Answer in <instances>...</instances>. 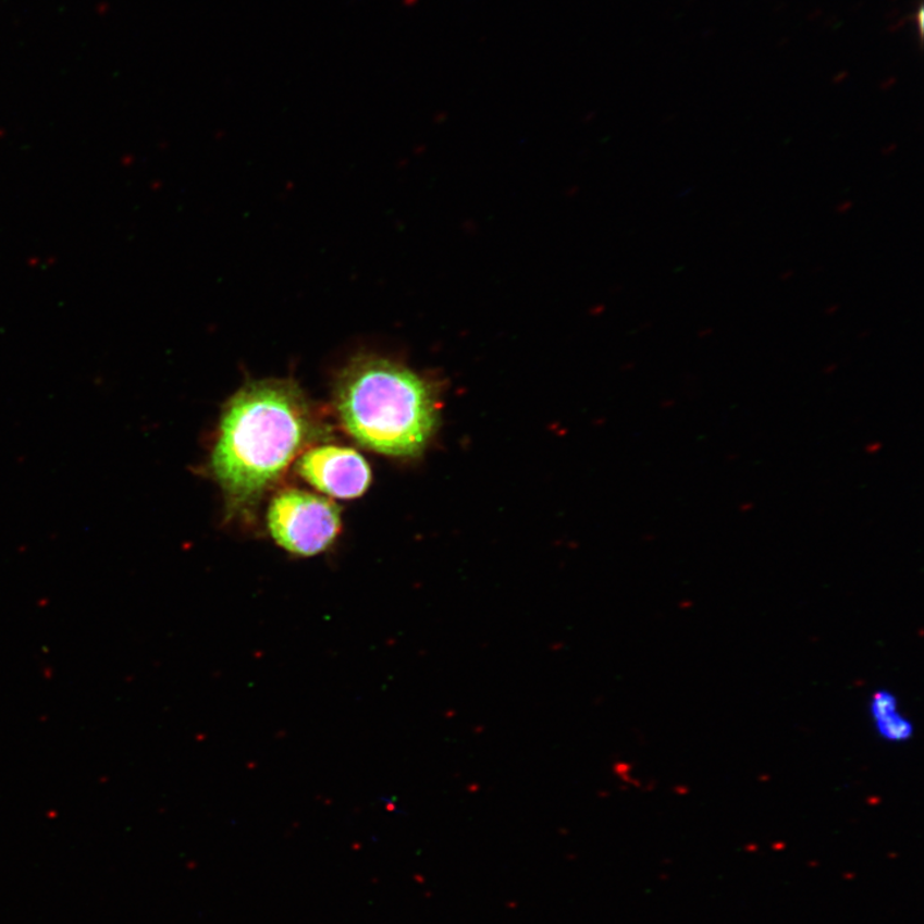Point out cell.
Here are the masks:
<instances>
[{"mask_svg": "<svg viewBox=\"0 0 924 924\" xmlns=\"http://www.w3.org/2000/svg\"><path fill=\"white\" fill-rule=\"evenodd\" d=\"M315 433L313 415L295 384H249L222 415L213 475L235 506L246 505L283 475Z\"/></svg>", "mask_w": 924, "mask_h": 924, "instance_id": "obj_1", "label": "cell"}, {"mask_svg": "<svg viewBox=\"0 0 924 924\" xmlns=\"http://www.w3.org/2000/svg\"><path fill=\"white\" fill-rule=\"evenodd\" d=\"M335 406L342 426L364 447L389 456L421 453L439 408L432 385L390 358L358 354L342 370Z\"/></svg>", "mask_w": 924, "mask_h": 924, "instance_id": "obj_2", "label": "cell"}, {"mask_svg": "<svg viewBox=\"0 0 924 924\" xmlns=\"http://www.w3.org/2000/svg\"><path fill=\"white\" fill-rule=\"evenodd\" d=\"M269 530L279 546L300 556L321 554L341 529V512L333 501L304 491H284L272 500Z\"/></svg>", "mask_w": 924, "mask_h": 924, "instance_id": "obj_3", "label": "cell"}, {"mask_svg": "<svg viewBox=\"0 0 924 924\" xmlns=\"http://www.w3.org/2000/svg\"><path fill=\"white\" fill-rule=\"evenodd\" d=\"M299 476L322 493L336 498H355L368 490L369 465L355 449L320 446L307 451L297 464Z\"/></svg>", "mask_w": 924, "mask_h": 924, "instance_id": "obj_4", "label": "cell"}, {"mask_svg": "<svg viewBox=\"0 0 924 924\" xmlns=\"http://www.w3.org/2000/svg\"><path fill=\"white\" fill-rule=\"evenodd\" d=\"M871 715L880 739L888 742H904L912 739L913 723L899 712L898 699L887 690L873 693Z\"/></svg>", "mask_w": 924, "mask_h": 924, "instance_id": "obj_5", "label": "cell"}]
</instances>
